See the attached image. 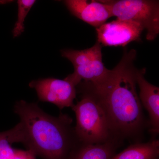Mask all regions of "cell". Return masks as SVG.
Wrapping results in <instances>:
<instances>
[{
  "label": "cell",
  "instance_id": "6da1fadb",
  "mask_svg": "<svg viewBox=\"0 0 159 159\" xmlns=\"http://www.w3.org/2000/svg\"><path fill=\"white\" fill-rule=\"evenodd\" d=\"M14 111L20 119L13 128L16 143L42 159H69L79 142L68 116H53L37 103L24 100L16 103Z\"/></svg>",
  "mask_w": 159,
  "mask_h": 159
},
{
  "label": "cell",
  "instance_id": "7a4b0ae2",
  "mask_svg": "<svg viewBox=\"0 0 159 159\" xmlns=\"http://www.w3.org/2000/svg\"><path fill=\"white\" fill-rule=\"evenodd\" d=\"M136 55L135 50L125 48L121 61L104 83L94 87L84 83L102 102L112 130L125 135L136 133L143 122L136 89L137 69L134 65Z\"/></svg>",
  "mask_w": 159,
  "mask_h": 159
},
{
  "label": "cell",
  "instance_id": "3957f363",
  "mask_svg": "<svg viewBox=\"0 0 159 159\" xmlns=\"http://www.w3.org/2000/svg\"><path fill=\"white\" fill-rule=\"evenodd\" d=\"M76 89L81 94L80 100L72 108L76 115L74 129L78 142L93 144L109 142L113 130L102 102L82 83Z\"/></svg>",
  "mask_w": 159,
  "mask_h": 159
},
{
  "label": "cell",
  "instance_id": "277c9868",
  "mask_svg": "<svg viewBox=\"0 0 159 159\" xmlns=\"http://www.w3.org/2000/svg\"><path fill=\"white\" fill-rule=\"evenodd\" d=\"M102 46L97 42L89 48L83 50L65 49L61 51V56L72 62L74 73L66 77L76 86L84 80L92 86L97 87L106 81L111 70L102 62Z\"/></svg>",
  "mask_w": 159,
  "mask_h": 159
},
{
  "label": "cell",
  "instance_id": "5b68a950",
  "mask_svg": "<svg viewBox=\"0 0 159 159\" xmlns=\"http://www.w3.org/2000/svg\"><path fill=\"white\" fill-rule=\"evenodd\" d=\"M113 16L140 24L147 31L146 39L153 41L159 34V2L155 0L103 1Z\"/></svg>",
  "mask_w": 159,
  "mask_h": 159
},
{
  "label": "cell",
  "instance_id": "8992f818",
  "mask_svg": "<svg viewBox=\"0 0 159 159\" xmlns=\"http://www.w3.org/2000/svg\"><path fill=\"white\" fill-rule=\"evenodd\" d=\"M29 86L35 90L40 101L51 102L60 110L74 105L77 86L66 77L63 80L48 78L33 80Z\"/></svg>",
  "mask_w": 159,
  "mask_h": 159
},
{
  "label": "cell",
  "instance_id": "52a82bcc",
  "mask_svg": "<svg viewBox=\"0 0 159 159\" xmlns=\"http://www.w3.org/2000/svg\"><path fill=\"white\" fill-rule=\"evenodd\" d=\"M144 30L135 22L117 18L96 29L97 41L102 46L125 47L132 42L141 41Z\"/></svg>",
  "mask_w": 159,
  "mask_h": 159
},
{
  "label": "cell",
  "instance_id": "ba28073f",
  "mask_svg": "<svg viewBox=\"0 0 159 159\" xmlns=\"http://www.w3.org/2000/svg\"><path fill=\"white\" fill-rule=\"evenodd\" d=\"M63 2L71 14L96 29L113 16L108 5L102 1L66 0Z\"/></svg>",
  "mask_w": 159,
  "mask_h": 159
},
{
  "label": "cell",
  "instance_id": "9c48e42d",
  "mask_svg": "<svg viewBox=\"0 0 159 159\" xmlns=\"http://www.w3.org/2000/svg\"><path fill=\"white\" fill-rule=\"evenodd\" d=\"M145 72V69L137 70L136 82L140 89L139 98L148 111L152 131L157 134L159 131V88L146 80L144 77Z\"/></svg>",
  "mask_w": 159,
  "mask_h": 159
},
{
  "label": "cell",
  "instance_id": "30bf717a",
  "mask_svg": "<svg viewBox=\"0 0 159 159\" xmlns=\"http://www.w3.org/2000/svg\"><path fill=\"white\" fill-rule=\"evenodd\" d=\"M113 152L114 147L109 142L94 144L79 142L69 159H110Z\"/></svg>",
  "mask_w": 159,
  "mask_h": 159
},
{
  "label": "cell",
  "instance_id": "8fae6325",
  "mask_svg": "<svg viewBox=\"0 0 159 159\" xmlns=\"http://www.w3.org/2000/svg\"><path fill=\"white\" fill-rule=\"evenodd\" d=\"M159 142L152 140L146 143L135 144L110 159H157Z\"/></svg>",
  "mask_w": 159,
  "mask_h": 159
},
{
  "label": "cell",
  "instance_id": "7c38bea8",
  "mask_svg": "<svg viewBox=\"0 0 159 159\" xmlns=\"http://www.w3.org/2000/svg\"><path fill=\"white\" fill-rule=\"evenodd\" d=\"M36 1L34 0H19L17 1V19L12 31L13 37L19 36L25 31V23L27 15Z\"/></svg>",
  "mask_w": 159,
  "mask_h": 159
},
{
  "label": "cell",
  "instance_id": "4fadbf2b",
  "mask_svg": "<svg viewBox=\"0 0 159 159\" xmlns=\"http://www.w3.org/2000/svg\"><path fill=\"white\" fill-rule=\"evenodd\" d=\"M15 143L11 129L0 132V159H13L16 149L11 146Z\"/></svg>",
  "mask_w": 159,
  "mask_h": 159
},
{
  "label": "cell",
  "instance_id": "5bb4252c",
  "mask_svg": "<svg viewBox=\"0 0 159 159\" xmlns=\"http://www.w3.org/2000/svg\"><path fill=\"white\" fill-rule=\"evenodd\" d=\"M36 157L29 150L16 149V153L13 159H36Z\"/></svg>",
  "mask_w": 159,
  "mask_h": 159
}]
</instances>
